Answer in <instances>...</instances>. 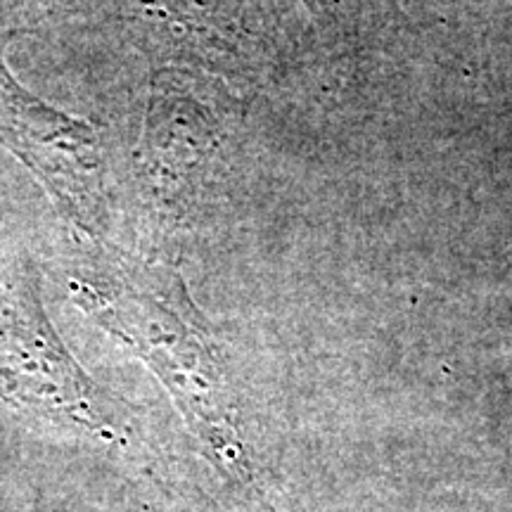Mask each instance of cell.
<instances>
[{"label":"cell","instance_id":"cell-1","mask_svg":"<svg viewBox=\"0 0 512 512\" xmlns=\"http://www.w3.org/2000/svg\"><path fill=\"white\" fill-rule=\"evenodd\" d=\"M72 299L98 328L140 358L164 384L207 463L226 482L256 489L259 467L207 325L181 280L145 273L74 278Z\"/></svg>","mask_w":512,"mask_h":512},{"label":"cell","instance_id":"cell-2","mask_svg":"<svg viewBox=\"0 0 512 512\" xmlns=\"http://www.w3.org/2000/svg\"><path fill=\"white\" fill-rule=\"evenodd\" d=\"M0 401L93 437L117 432L98 384L50 323L29 259L0 261Z\"/></svg>","mask_w":512,"mask_h":512},{"label":"cell","instance_id":"cell-3","mask_svg":"<svg viewBox=\"0 0 512 512\" xmlns=\"http://www.w3.org/2000/svg\"><path fill=\"white\" fill-rule=\"evenodd\" d=\"M0 145L46 185L69 221L102 233L107 219L98 133L86 121L46 105L19 86L0 60Z\"/></svg>","mask_w":512,"mask_h":512}]
</instances>
